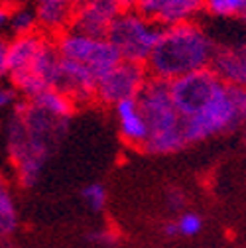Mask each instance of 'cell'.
I'll use <instances>...</instances> for the list:
<instances>
[{"label": "cell", "instance_id": "cell-29", "mask_svg": "<svg viewBox=\"0 0 246 248\" xmlns=\"http://www.w3.org/2000/svg\"><path fill=\"white\" fill-rule=\"evenodd\" d=\"M16 2V0H2V4H8V6H12Z\"/></svg>", "mask_w": 246, "mask_h": 248}, {"label": "cell", "instance_id": "cell-28", "mask_svg": "<svg viewBox=\"0 0 246 248\" xmlns=\"http://www.w3.org/2000/svg\"><path fill=\"white\" fill-rule=\"evenodd\" d=\"M164 232H166L168 236H177V229H175V223H173V221H169V223L164 227Z\"/></svg>", "mask_w": 246, "mask_h": 248}, {"label": "cell", "instance_id": "cell-3", "mask_svg": "<svg viewBox=\"0 0 246 248\" xmlns=\"http://www.w3.org/2000/svg\"><path fill=\"white\" fill-rule=\"evenodd\" d=\"M136 101L148 124V140L142 146L144 152L164 156L187 146L183 136V122L173 107L168 81L148 77Z\"/></svg>", "mask_w": 246, "mask_h": 248}, {"label": "cell", "instance_id": "cell-11", "mask_svg": "<svg viewBox=\"0 0 246 248\" xmlns=\"http://www.w3.org/2000/svg\"><path fill=\"white\" fill-rule=\"evenodd\" d=\"M225 85L246 89V40L215 42L211 67Z\"/></svg>", "mask_w": 246, "mask_h": 248}, {"label": "cell", "instance_id": "cell-14", "mask_svg": "<svg viewBox=\"0 0 246 248\" xmlns=\"http://www.w3.org/2000/svg\"><path fill=\"white\" fill-rule=\"evenodd\" d=\"M81 2L83 0H36L34 14L38 28L44 30L46 36L47 34L59 36L71 26L75 10L79 8Z\"/></svg>", "mask_w": 246, "mask_h": 248}, {"label": "cell", "instance_id": "cell-9", "mask_svg": "<svg viewBox=\"0 0 246 248\" xmlns=\"http://www.w3.org/2000/svg\"><path fill=\"white\" fill-rule=\"evenodd\" d=\"M148 71L146 65L132 63V61H118V63L105 73L97 81L95 89V101L114 107L120 101L136 99L138 93L142 91L144 83L148 81Z\"/></svg>", "mask_w": 246, "mask_h": 248}, {"label": "cell", "instance_id": "cell-18", "mask_svg": "<svg viewBox=\"0 0 246 248\" xmlns=\"http://www.w3.org/2000/svg\"><path fill=\"white\" fill-rule=\"evenodd\" d=\"M203 12L215 18H238L246 12V0H203Z\"/></svg>", "mask_w": 246, "mask_h": 248}, {"label": "cell", "instance_id": "cell-1", "mask_svg": "<svg viewBox=\"0 0 246 248\" xmlns=\"http://www.w3.org/2000/svg\"><path fill=\"white\" fill-rule=\"evenodd\" d=\"M67 120H57L38 110L30 101L14 105L8 124V152L22 187H34L57 138L65 132Z\"/></svg>", "mask_w": 246, "mask_h": 248}, {"label": "cell", "instance_id": "cell-25", "mask_svg": "<svg viewBox=\"0 0 246 248\" xmlns=\"http://www.w3.org/2000/svg\"><path fill=\"white\" fill-rule=\"evenodd\" d=\"M8 77V42L0 40V79Z\"/></svg>", "mask_w": 246, "mask_h": 248}, {"label": "cell", "instance_id": "cell-2", "mask_svg": "<svg viewBox=\"0 0 246 248\" xmlns=\"http://www.w3.org/2000/svg\"><path fill=\"white\" fill-rule=\"evenodd\" d=\"M215 53V40L197 22L162 28L160 40L146 61V71L154 79L173 81L193 71L209 69Z\"/></svg>", "mask_w": 246, "mask_h": 248}, {"label": "cell", "instance_id": "cell-16", "mask_svg": "<svg viewBox=\"0 0 246 248\" xmlns=\"http://www.w3.org/2000/svg\"><path fill=\"white\" fill-rule=\"evenodd\" d=\"M30 103L38 110L46 112L47 116L57 118V120H67V122L73 116L75 107H77L67 93L59 91V89H46V91L38 93L36 97L30 99Z\"/></svg>", "mask_w": 246, "mask_h": 248}, {"label": "cell", "instance_id": "cell-23", "mask_svg": "<svg viewBox=\"0 0 246 248\" xmlns=\"http://www.w3.org/2000/svg\"><path fill=\"white\" fill-rule=\"evenodd\" d=\"M168 203H169V207L171 209H175V211H181L183 209V205H185V193H183L181 189H175V187H171V189H168Z\"/></svg>", "mask_w": 246, "mask_h": 248}, {"label": "cell", "instance_id": "cell-6", "mask_svg": "<svg viewBox=\"0 0 246 248\" xmlns=\"http://www.w3.org/2000/svg\"><path fill=\"white\" fill-rule=\"evenodd\" d=\"M55 49L61 59H69L85 65L97 81L120 61L118 53L107 38H93L75 32L71 28H67L65 32H61L55 38Z\"/></svg>", "mask_w": 246, "mask_h": 248}, {"label": "cell", "instance_id": "cell-27", "mask_svg": "<svg viewBox=\"0 0 246 248\" xmlns=\"http://www.w3.org/2000/svg\"><path fill=\"white\" fill-rule=\"evenodd\" d=\"M112 2H114L120 10H132V8H136L138 0H112Z\"/></svg>", "mask_w": 246, "mask_h": 248}, {"label": "cell", "instance_id": "cell-24", "mask_svg": "<svg viewBox=\"0 0 246 248\" xmlns=\"http://www.w3.org/2000/svg\"><path fill=\"white\" fill-rule=\"evenodd\" d=\"M89 238L93 242H97V244H114L116 234L112 231H108V229H101V231H93L89 234Z\"/></svg>", "mask_w": 246, "mask_h": 248}, {"label": "cell", "instance_id": "cell-20", "mask_svg": "<svg viewBox=\"0 0 246 248\" xmlns=\"http://www.w3.org/2000/svg\"><path fill=\"white\" fill-rule=\"evenodd\" d=\"M81 199L83 203L95 213H101L107 209L108 203V193L103 183H89L81 189Z\"/></svg>", "mask_w": 246, "mask_h": 248}, {"label": "cell", "instance_id": "cell-26", "mask_svg": "<svg viewBox=\"0 0 246 248\" xmlns=\"http://www.w3.org/2000/svg\"><path fill=\"white\" fill-rule=\"evenodd\" d=\"M10 10H12V6L0 2V30L8 28V22H10Z\"/></svg>", "mask_w": 246, "mask_h": 248}, {"label": "cell", "instance_id": "cell-12", "mask_svg": "<svg viewBox=\"0 0 246 248\" xmlns=\"http://www.w3.org/2000/svg\"><path fill=\"white\" fill-rule=\"evenodd\" d=\"M122 10L112 0H83L71 20V30L93 38H107L114 18Z\"/></svg>", "mask_w": 246, "mask_h": 248}, {"label": "cell", "instance_id": "cell-17", "mask_svg": "<svg viewBox=\"0 0 246 248\" xmlns=\"http://www.w3.org/2000/svg\"><path fill=\"white\" fill-rule=\"evenodd\" d=\"M18 229V207L8 181L0 173V240L10 238Z\"/></svg>", "mask_w": 246, "mask_h": 248}, {"label": "cell", "instance_id": "cell-5", "mask_svg": "<svg viewBox=\"0 0 246 248\" xmlns=\"http://www.w3.org/2000/svg\"><path fill=\"white\" fill-rule=\"evenodd\" d=\"M162 34V28L140 14L136 8L122 10L110 24L107 40L122 61L146 65Z\"/></svg>", "mask_w": 246, "mask_h": 248}, {"label": "cell", "instance_id": "cell-7", "mask_svg": "<svg viewBox=\"0 0 246 248\" xmlns=\"http://www.w3.org/2000/svg\"><path fill=\"white\" fill-rule=\"evenodd\" d=\"M221 85L223 81L211 69L193 71L189 75L169 81V95L175 110L181 116V122H185L193 118L197 112H201Z\"/></svg>", "mask_w": 246, "mask_h": 248}, {"label": "cell", "instance_id": "cell-31", "mask_svg": "<svg viewBox=\"0 0 246 248\" xmlns=\"http://www.w3.org/2000/svg\"><path fill=\"white\" fill-rule=\"evenodd\" d=\"M244 140H246V124H244Z\"/></svg>", "mask_w": 246, "mask_h": 248}, {"label": "cell", "instance_id": "cell-13", "mask_svg": "<svg viewBox=\"0 0 246 248\" xmlns=\"http://www.w3.org/2000/svg\"><path fill=\"white\" fill-rule=\"evenodd\" d=\"M59 91L67 93L75 105H85L89 101H95L97 79L85 65L75 63L69 59L59 61Z\"/></svg>", "mask_w": 246, "mask_h": 248}, {"label": "cell", "instance_id": "cell-4", "mask_svg": "<svg viewBox=\"0 0 246 248\" xmlns=\"http://www.w3.org/2000/svg\"><path fill=\"white\" fill-rule=\"evenodd\" d=\"M242 124H246V89L223 83L201 112L183 122V136L193 144L236 130Z\"/></svg>", "mask_w": 246, "mask_h": 248}, {"label": "cell", "instance_id": "cell-30", "mask_svg": "<svg viewBox=\"0 0 246 248\" xmlns=\"http://www.w3.org/2000/svg\"><path fill=\"white\" fill-rule=\"evenodd\" d=\"M240 20H242V22H244V24H246V12H244V14H242V16H240Z\"/></svg>", "mask_w": 246, "mask_h": 248}, {"label": "cell", "instance_id": "cell-21", "mask_svg": "<svg viewBox=\"0 0 246 248\" xmlns=\"http://www.w3.org/2000/svg\"><path fill=\"white\" fill-rule=\"evenodd\" d=\"M173 223L177 229V236H197L203 231V217L191 211H181Z\"/></svg>", "mask_w": 246, "mask_h": 248}, {"label": "cell", "instance_id": "cell-15", "mask_svg": "<svg viewBox=\"0 0 246 248\" xmlns=\"http://www.w3.org/2000/svg\"><path fill=\"white\" fill-rule=\"evenodd\" d=\"M112 108H114L118 132H120L122 140L134 148H142L148 140V124L138 107V101L136 99L120 101Z\"/></svg>", "mask_w": 246, "mask_h": 248}, {"label": "cell", "instance_id": "cell-10", "mask_svg": "<svg viewBox=\"0 0 246 248\" xmlns=\"http://www.w3.org/2000/svg\"><path fill=\"white\" fill-rule=\"evenodd\" d=\"M136 10L160 28L195 22L203 12V0H138Z\"/></svg>", "mask_w": 246, "mask_h": 248}, {"label": "cell", "instance_id": "cell-22", "mask_svg": "<svg viewBox=\"0 0 246 248\" xmlns=\"http://www.w3.org/2000/svg\"><path fill=\"white\" fill-rule=\"evenodd\" d=\"M18 103V91L14 87H0V110Z\"/></svg>", "mask_w": 246, "mask_h": 248}, {"label": "cell", "instance_id": "cell-8", "mask_svg": "<svg viewBox=\"0 0 246 248\" xmlns=\"http://www.w3.org/2000/svg\"><path fill=\"white\" fill-rule=\"evenodd\" d=\"M59 61L61 57L55 49V42L47 38L36 57L30 61V65L20 73L10 75L12 87L26 97V101H30L46 89H59Z\"/></svg>", "mask_w": 246, "mask_h": 248}, {"label": "cell", "instance_id": "cell-19", "mask_svg": "<svg viewBox=\"0 0 246 248\" xmlns=\"http://www.w3.org/2000/svg\"><path fill=\"white\" fill-rule=\"evenodd\" d=\"M8 28L12 30L14 38H16V36H28V34L38 32V22H36L34 8H26V6L12 8V10H10Z\"/></svg>", "mask_w": 246, "mask_h": 248}]
</instances>
